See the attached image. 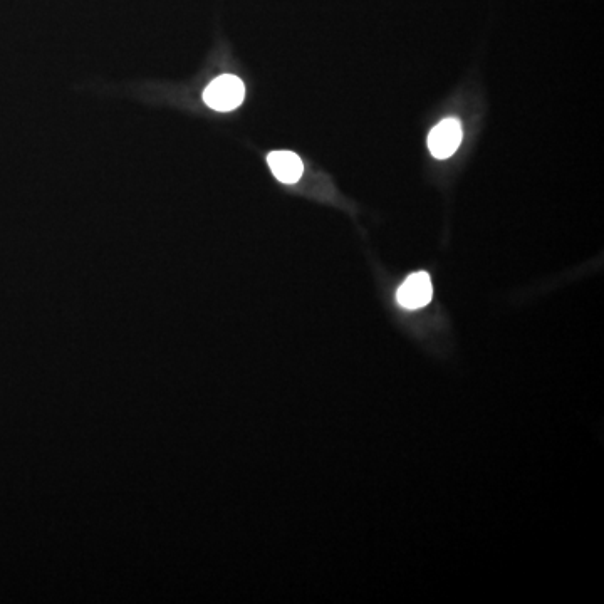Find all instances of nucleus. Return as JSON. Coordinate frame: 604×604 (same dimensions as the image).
I'll return each instance as SVG.
<instances>
[{
    "mask_svg": "<svg viewBox=\"0 0 604 604\" xmlns=\"http://www.w3.org/2000/svg\"><path fill=\"white\" fill-rule=\"evenodd\" d=\"M464 138L462 123L455 118L440 121L428 135V150L438 160L452 157Z\"/></svg>",
    "mask_w": 604,
    "mask_h": 604,
    "instance_id": "nucleus-2",
    "label": "nucleus"
},
{
    "mask_svg": "<svg viewBox=\"0 0 604 604\" xmlns=\"http://www.w3.org/2000/svg\"><path fill=\"white\" fill-rule=\"evenodd\" d=\"M245 98V86L237 76L224 74L214 79L205 89L204 101L215 111H232L242 105Z\"/></svg>",
    "mask_w": 604,
    "mask_h": 604,
    "instance_id": "nucleus-1",
    "label": "nucleus"
},
{
    "mask_svg": "<svg viewBox=\"0 0 604 604\" xmlns=\"http://www.w3.org/2000/svg\"><path fill=\"white\" fill-rule=\"evenodd\" d=\"M267 163L277 180L282 183H296L304 173V165L296 153L287 150L272 151Z\"/></svg>",
    "mask_w": 604,
    "mask_h": 604,
    "instance_id": "nucleus-4",
    "label": "nucleus"
},
{
    "mask_svg": "<svg viewBox=\"0 0 604 604\" xmlns=\"http://www.w3.org/2000/svg\"><path fill=\"white\" fill-rule=\"evenodd\" d=\"M433 287L427 272H417L408 277L396 292V301L401 308H425L432 301Z\"/></svg>",
    "mask_w": 604,
    "mask_h": 604,
    "instance_id": "nucleus-3",
    "label": "nucleus"
}]
</instances>
